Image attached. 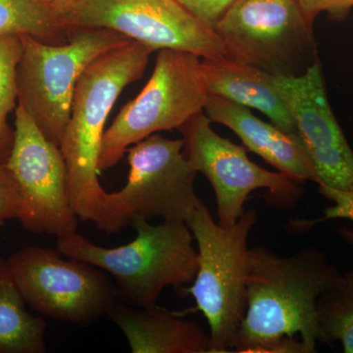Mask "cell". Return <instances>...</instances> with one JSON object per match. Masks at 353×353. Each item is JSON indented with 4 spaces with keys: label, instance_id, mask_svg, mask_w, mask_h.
<instances>
[{
    "label": "cell",
    "instance_id": "obj_1",
    "mask_svg": "<svg viewBox=\"0 0 353 353\" xmlns=\"http://www.w3.org/2000/svg\"><path fill=\"white\" fill-rule=\"evenodd\" d=\"M341 276L315 246L289 256L250 248L248 306L231 352H316L317 301Z\"/></svg>",
    "mask_w": 353,
    "mask_h": 353
},
{
    "label": "cell",
    "instance_id": "obj_2",
    "mask_svg": "<svg viewBox=\"0 0 353 353\" xmlns=\"http://www.w3.org/2000/svg\"><path fill=\"white\" fill-rule=\"evenodd\" d=\"M154 51L131 39L95 58L77 83L59 148L66 163L70 203L80 220L94 223L101 214L108 196L99 180L104 127L121 92L141 78Z\"/></svg>",
    "mask_w": 353,
    "mask_h": 353
},
{
    "label": "cell",
    "instance_id": "obj_3",
    "mask_svg": "<svg viewBox=\"0 0 353 353\" xmlns=\"http://www.w3.org/2000/svg\"><path fill=\"white\" fill-rule=\"evenodd\" d=\"M131 225L137 236L127 245L105 248L74 232L57 236V250L110 274L125 303L150 308L157 305L165 288L182 292L183 285L194 282L199 252L185 222L152 225L138 218Z\"/></svg>",
    "mask_w": 353,
    "mask_h": 353
},
{
    "label": "cell",
    "instance_id": "obj_4",
    "mask_svg": "<svg viewBox=\"0 0 353 353\" xmlns=\"http://www.w3.org/2000/svg\"><path fill=\"white\" fill-rule=\"evenodd\" d=\"M254 209L245 211L234 226L221 227L203 201L190 213L185 224L196 241L199 270L189 289L196 310L208 320L210 353L231 352L248 306L250 248L248 239L256 224Z\"/></svg>",
    "mask_w": 353,
    "mask_h": 353
},
{
    "label": "cell",
    "instance_id": "obj_5",
    "mask_svg": "<svg viewBox=\"0 0 353 353\" xmlns=\"http://www.w3.org/2000/svg\"><path fill=\"white\" fill-rule=\"evenodd\" d=\"M20 38L18 103L46 139L60 145L83 72L102 53L131 39L112 30L95 28L70 29L68 41L62 44L43 43L29 34H20Z\"/></svg>",
    "mask_w": 353,
    "mask_h": 353
},
{
    "label": "cell",
    "instance_id": "obj_6",
    "mask_svg": "<svg viewBox=\"0 0 353 353\" xmlns=\"http://www.w3.org/2000/svg\"><path fill=\"white\" fill-rule=\"evenodd\" d=\"M130 170L126 185L108 192L94 224L112 234L134 219L185 222L201 199L197 196L192 170L183 154V139L153 134L128 148Z\"/></svg>",
    "mask_w": 353,
    "mask_h": 353
},
{
    "label": "cell",
    "instance_id": "obj_7",
    "mask_svg": "<svg viewBox=\"0 0 353 353\" xmlns=\"http://www.w3.org/2000/svg\"><path fill=\"white\" fill-rule=\"evenodd\" d=\"M208 97L201 57L169 48L158 51L152 78L104 132L99 171L115 166L141 139L182 127L204 111Z\"/></svg>",
    "mask_w": 353,
    "mask_h": 353
},
{
    "label": "cell",
    "instance_id": "obj_8",
    "mask_svg": "<svg viewBox=\"0 0 353 353\" xmlns=\"http://www.w3.org/2000/svg\"><path fill=\"white\" fill-rule=\"evenodd\" d=\"M227 57L274 76H301L317 62L313 22L297 0H238L216 25Z\"/></svg>",
    "mask_w": 353,
    "mask_h": 353
},
{
    "label": "cell",
    "instance_id": "obj_9",
    "mask_svg": "<svg viewBox=\"0 0 353 353\" xmlns=\"http://www.w3.org/2000/svg\"><path fill=\"white\" fill-rule=\"evenodd\" d=\"M58 250L31 245L6 259L26 303L50 319L87 327L120 299L105 271Z\"/></svg>",
    "mask_w": 353,
    "mask_h": 353
},
{
    "label": "cell",
    "instance_id": "obj_10",
    "mask_svg": "<svg viewBox=\"0 0 353 353\" xmlns=\"http://www.w3.org/2000/svg\"><path fill=\"white\" fill-rule=\"evenodd\" d=\"M178 130L190 166L197 174H203L214 190L221 227H232L238 222L245 212L248 196L256 190H268L267 201L279 209L294 208L301 199V183L255 164L243 146L213 131L204 111Z\"/></svg>",
    "mask_w": 353,
    "mask_h": 353
},
{
    "label": "cell",
    "instance_id": "obj_11",
    "mask_svg": "<svg viewBox=\"0 0 353 353\" xmlns=\"http://www.w3.org/2000/svg\"><path fill=\"white\" fill-rule=\"evenodd\" d=\"M63 20L69 30H112L155 51H187L203 59L227 57L215 30L178 0H77Z\"/></svg>",
    "mask_w": 353,
    "mask_h": 353
},
{
    "label": "cell",
    "instance_id": "obj_12",
    "mask_svg": "<svg viewBox=\"0 0 353 353\" xmlns=\"http://www.w3.org/2000/svg\"><path fill=\"white\" fill-rule=\"evenodd\" d=\"M6 166L19 188V219L34 234L74 233L78 216L68 196L66 163L59 145L46 139L25 108L15 109L13 143Z\"/></svg>",
    "mask_w": 353,
    "mask_h": 353
},
{
    "label": "cell",
    "instance_id": "obj_13",
    "mask_svg": "<svg viewBox=\"0 0 353 353\" xmlns=\"http://www.w3.org/2000/svg\"><path fill=\"white\" fill-rule=\"evenodd\" d=\"M204 113L211 122L231 129L250 152L263 158L283 175L303 183H318L314 165L299 134H290L264 122L245 106L209 94Z\"/></svg>",
    "mask_w": 353,
    "mask_h": 353
},
{
    "label": "cell",
    "instance_id": "obj_14",
    "mask_svg": "<svg viewBox=\"0 0 353 353\" xmlns=\"http://www.w3.org/2000/svg\"><path fill=\"white\" fill-rule=\"evenodd\" d=\"M273 83L309 157L350 148L327 99L319 61L301 76L273 75Z\"/></svg>",
    "mask_w": 353,
    "mask_h": 353
},
{
    "label": "cell",
    "instance_id": "obj_15",
    "mask_svg": "<svg viewBox=\"0 0 353 353\" xmlns=\"http://www.w3.org/2000/svg\"><path fill=\"white\" fill-rule=\"evenodd\" d=\"M108 316L125 334L132 353H210L209 334L158 304L139 308L118 299Z\"/></svg>",
    "mask_w": 353,
    "mask_h": 353
},
{
    "label": "cell",
    "instance_id": "obj_16",
    "mask_svg": "<svg viewBox=\"0 0 353 353\" xmlns=\"http://www.w3.org/2000/svg\"><path fill=\"white\" fill-rule=\"evenodd\" d=\"M201 65L209 94L257 109L283 131L299 134L296 123L274 87L273 75L229 57L203 59Z\"/></svg>",
    "mask_w": 353,
    "mask_h": 353
},
{
    "label": "cell",
    "instance_id": "obj_17",
    "mask_svg": "<svg viewBox=\"0 0 353 353\" xmlns=\"http://www.w3.org/2000/svg\"><path fill=\"white\" fill-rule=\"evenodd\" d=\"M6 259L0 256V353L46 352V322L26 309Z\"/></svg>",
    "mask_w": 353,
    "mask_h": 353
},
{
    "label": "cell",
    "instance_id": "obj_18",
    "mask_svg": "<svg viewBox=\"0 0 353 353\" xmlns=\"http://www.w3.org/2000/svg\"><path fill=\"white\" fill-rule=\"evenodd\" d=\"M69 29L50 0H0V36L29 34L43 43L62 44Z\"/></svg>",
    "mask_w": 353,
    "mask_h": 353
},
{
    "label": "cell",
    "instance_id": "obj_19",
    "mask_svg": "<svg viewBox=\"0 0 353 353\" xmlns=\"http://www.w3.org/2000/svg\"><path fill=\"white\" fill-rule=\"evenodd\" d=\"M319 341H340L343 352L353 353V270L341 276L317 301Z\"/></svg>",
    "mask_w": 353,
    "mask_h": 353
},
{
    "label": "cell",
    "instance_id": "obj_20",
    "mask_svg": "<svg viewBox=\"0 0 353 353\" xmlns=\"http://www.w3.org/2000/svg\"><path fill=\"white\" fill-rule=\"evenodd\" d=\"M22 41L18 34L0 36V148L8 155L13 143L14 131L7 123L9 114L17 108V71Z\"/></svg>",
    "mask_w": 353,
    "mask_h": 353
},
{
    "label": "cell",
    "instance_id": "obj_21",
    "mask_svg": "<svg viewBox=\"0 0 353 353\" xmlns=\"http://www.w3.org/2000/svg\"><path fill=\"white\" fill-rule=\"evenodd\" d=\"M319 192L329 201H333L332 206L324 210V216L314 220H294L290 223V231H306L316 224L331 219H348L353 222V190L334 189L320 183ZM338 234L347 245L353 246V231L348 228H341Z\"/></svg>",
    "mask_w": 353,
    "mask_h": 353
},
{
    "label": "cell",
    "instance_id": "obj_22",
    "mask_svg": "<svg viewBox=\"0 0 353 353\" xmlns=\"http://www.w3.org/2000/svg\"><path fill=\"white\" fill-rule=\"evenodd\" d=\"M19 188L6 163H0V223L19 217Z\"/></svg>",
    "mask_w": 353,
    "mask_h": 353
},
{
    "label": "cell",
    "instance_id": "obj_23",
    "mask_svg": "<svg viewBox=\"0 0 353 353\" xmlns=\"http://www.w3.org/2000/svg\"><path fill=\"white\" fill-rule=\"evenodd\" d=\"M204 24L215 30L224 14L238 0H178Z\"/></svg>",
    "mask_w": 353,
    "mask_h": 353
},
{
    "label": "cell",
    "instance_id": "obj_24",
    "mask_svg": "<svg viewBox=\"0 0 353 353\" xmlns=\"http://www.w3.org/2000/svg\"><path fill=\"white\" fill-rule=\"evenodd\" d=\"M306 17L314 23L320 13L328 12L334 18H343L353 7V0H297Z\"/></svg>",
    "mask_w": 353,
    "mask_h": 353
},
{
    "label": "cell",
    "instance_id": "obj_25",
    "mask_svg": "<svg viewBox=\"0 0 353 353\" xmlns=\"http://www.w3.org/2000/svg\"><path fill=\"white\" fill-rule=\"evenodd\" d=\"M50 1L57 7L60 12L63 14L64 17L65 13L75 4L77 0H50Z\"/></svg>",
    "mask_w": 353,
    "mask_h": 353
},
{
    "label": "cell",
    "instance_id": "obj_26",
    "mask_svg": "<svg viewBox=\"0 0 353 353\" xmlns=\"http://www.w3.org/2000/svg\"><path fill=\"white\" fill-rule=\"evenodd\" d=\"M6 157L7 153L4 152L1 148H0V163H3V162H6Z\"/></svg>",
    "mask_w": 353,
    "mask_h": 353
}]
</instances>
